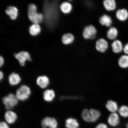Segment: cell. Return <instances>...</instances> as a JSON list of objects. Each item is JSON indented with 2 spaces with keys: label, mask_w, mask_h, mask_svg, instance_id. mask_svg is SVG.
I'll list each match as a JSON object with an SVG mask.
<instances>
[{
  "label": "cell",
  "mask_w": 128,
  "mask_h": 128,
  "mask_svg": "<svg viewBox=\"0 0 128 128\" xmlns=\"http://www.w3.org/2000/svg\"><path fill=\"white\" fill-rule=\"evenodd\" d=\"M105 106L107 109L111 113H116L119 110L117 102L112 100H108Z\"/></svg>",
  "instance_id": "obj_22"
},
{
  "label": "cell",
  "mask_w": 128,
  "mask_h": 128,
  "mask_svg": "<svg viewBox=\"0 0 128 128\" xmlns=\"http://www.w3.org/2000/svg\"><path fill=\"white\" fill-rule=\"evenodd\" d=\"M110 45L112 51L114 54L120 53L123 51L124 46L120 40L117 39L112 41H111Z\"/></svg>",
  "instance_id": "obj_12"
},
{
  "label": "cell",
  "mask_w": 128,
  "mask_h": 128,
  "mask_svg": "<svg viewBox=\"0 0 128 128\" xmlns=\"http://www.w3.org/2000/svg\"><path fill=\"white\" fill-rule=\"evenodd\" d=\"M28 12L29 18L34 24H38L44 20V15L38 13L36 6L34 4L29 5Z\"/></svg>",
  "instance_id": "obj_3"
},
{
  "label": "cell",
  "mask_w": 128,
  "mask_h": 128,
  "mask_svg": "<svg viewBox=\"0 0 128 128\" xmlns=\"http://www.w3.org/2000/svg\"><path fill=\"white\" fill-rule=\"evenodd\" d=\"M119 30L116 26H112L108 28L106 34V38L108 40L112 41L117 39L119 36Z\"/></svg>",
  "instance_id": "obj_13"
},
{
  "label": "cell",
  "mask_w": 128,
  "mask_h": 128,
  "mask_svg": "<svg viewBox=\"0 0 128 128\" xmlns=\"http://www.w3.org/2000/svg\"><path fill=\"white\" fill-rule=\"evenodd\" d=\"M15 58L18 60L21 66H23L25 65L26 61H31V56L29 53L26 52H21L18 54H14Z\"/></svg>",
  "instance_id": "obj_9"
},
{
  "label": "cell",
  "mask_w": 128,
  "mask_h": 128,
  "mask_svg": "<svg viewBox=\"0 0 128 128\" xmlns=\"http://www.w3.org/2000/svg\"><path fill=\"white\" fill-rule=\"evenodd\" d=\"M18 10L14 6H10L6 10V14L9 16L12 20H14L16 18L18 14Z\"/></svg>",
  "instance_id": "obj_24"
},
{
  "label": "cell",
  "mask_w": 128,
  "mask_h": 128,
  "mask_svg": "<svg viewBox=\"0 0 128 128\" xmlns=\"http://www.w3.org/2000/svg\"><path fill=\"white\" fill-rule=\"evenodd\" d=\"M2 100L6 109L11 110L18 104L19 100L16 95L10 93L3 97Z\"/></svg>",
  "instance_id": "obj_4"
},
{
  "label": "cell",
  "mask_w": 128,
  "mask_h": 128,
  "mask_svg": "<svg viewBox=\"0 0 128 128\" xmlns=\"http://www.w3.org/2000/svg\"><path fill=\"white\" fill-rule=\"evenodd\" d=\"M58 1H44L43 5L44 20L46 25L52 29L56 25L59 18Z\"/></svg>",
  "instance_id": "obj_1"
},
{
  "label": "cell",
  "mask_w": 128,
  "mask_h": 128,
  "mask_svg": "<svg viewBox=\"0 0 128 128\" xmlns=\"http://www.w3.org/2000/svg\"><path fill=\"white\" fill-rule=\"evenodd\" d=\"M4 117L6 122L10 124H14L17 118L16 114L12 110H7L5 113Z\"/></svg>",
  "instance_id": "obj_20"
},
{
  "label": "cell",
  "mask_w": 128,
  "mask_h": 128,
  "mask_svg": "<svg viewBox=\"0 0 128 128\" xmlns=\"http://www.w3.org/2000/svg\"><path fill=\"white\" fill-rule=\"evenodd\" d=\"M4 73H3L2 71H0V80L1 81L2 80L4 79Z\"/></svg>",
  "instance_id": "obj_32"
},
{
  "label": "cell",
  "mask_w": 128,
  "mask_h": 128,
  "mask_svg": "<svg viewBox=\"0 0 128 128\" xmlns=\"http://www.w3.org/2000/svg\"><path fill=\"white\" fill-rule=\"evenodd\" d=\"M115 17L120 22L125 21L128 18V11L124 8L118 9L115 12Z\"/></svg>",
  "instance_id": "obj_15"
},
{
  "label": "cell",
  "mask_w": 128,
  "mask_h": 128,
  "mask_svg": "<svg viewBox=\"0 0 128 128\" xmlns=\"http://www.w3.org/2000/svg\"><path fill=\"white\" fill-rule=\"evenodd\" d=\"M103 4L106 11L112 12L116 10L117 6L116 1L115 0H104Z\"/></svg>",
  "instance_id": "obj_14"
},
{
  "label": "cell",
  "mask_w": 128,
  "mask_h": 128,
  "mask_svg": "<svg viewBox=\"0 0 128 128\" xmlns=\"http://www.w3.org/2000/svg\"><path fill=\"white\" fill-rule=\"evenodd\" d=\"M4 59L2 56H0V66L1 67L4 65Z\"/></svg>",
  "instance_id": "obj_31"
},
{
  "label": "cell",
  "mask_w": 128,
  "mask_h": 128,
  "mask_svg": "<svg viewBox=\"0 0 128 128\" xmlns=\"http://www.w3.org/2000/svg\"><path fill=\"white\" fill-rule=\"evenodd\" d=\"M95 48L98 52L103 54L106 52L110 47V43L106 38H99L96 41Z\"/></svg>",
  "instance_id": "obj_7"
},
{
  "label": "cell",
  "mask_w": 128,
  "mask_h": 128,
  "mask_svg": "<svg viewBox=\"0 0 128 128\" xmlns=\"http://www.w3.org/2000/svg\"><path fill=\"white\" fill-rule=\"evenodd\" d=\"M123 52L126 55H128V43L124 46Z\"/></svg>",
  "instance_id": "obj_30"
},
{
  "label": "cell",
  "mask_w": 128,
  "mask_h": 128,
  "mask_svg": "<svg viewBox=\"0 0 128 128\" xmlns=\"http://www.w3.org/2000/svg\"><path fill=\"white\" fill-rule=\"evenodd\" d=\"M107 122L109 126L115 128L119 125L120 122V116L118 113H111L108 117Z\"/></svg>",
  "instance_id": "obj_11"
},
{
  "label": "cell",
  "mask_w": 128,
  "mask_h": 128,
  "mask_svg": "<svg viewBox=\"0 0 128 128\" xmlns=\"http://www.w3.org/2000/svg\"><path fill=\"white\" fill-rule=\"evenodd\" d=\"M21 80L20 75L14 72L11 73L8 78L9 84L12 86L17 85L20 84Z\"/></svg>",
  "instance_id": "obj_19"
},
{
  "label": "cell",
  "mask_w": 128,
  "mask_h": 128,
  "mask_svg": "<svg viewBox=\"0 0 128 128\" xmlns=\"http://www.w3.org/2000/svg\"><path fill=\"white\" fill-rule=\"evenodd\" d=\"M101 116L100 112L96 109L90 110L84 109L82 112L81 118L84 121L88 123H94L97 122Z\"/></svg>",
  "instance_id": "obj_2"
},
{
  "label": "cell",
  "mask_w": 128,
  "mask_h": 128,
  "mask_svg": "<svg viewBox=\"0 0 128 128\" xmlns=\"http://www.w3.org/2000/svg\"><path fill=\"white\" fill-rule=\"evenodd\" d=\"M98 30L93 25L90 24L85 26L82 32V36L86 40H94L97 38Z\"/></svg>",
  "instance_id": "obj_5"
},
{
  "label": "cell",
  "mask_w": 128,
  "mask_h": 128,
  "mask_svg": "<svg viewBox=\"0 0 128 128\" xmlns=\"http://www.w3.org/2000/svg\"><path fill=\"white\" fill-rule=\"evenodd\" d=\"M118 112L119 116L124 118H128V106L122 105L119 108Z\"/></svg>",
  "instance_id": "obj_27"
},
{
  "label": "cell",
  "mask_w": 128,
  "mask_h": 128,
  "mask_svg": "<svg viewBox=\"0 0 128 128\" xmlns=\"http://www.w3.org/2000/svg\"><path fill=\"white\" fill-rule=\"evenodd\" d=\"M41 28L39 24H34L30 27L29 32L30 34L36 36L41 32Z\"/></svg>",
  "instance_id": "obj_26"
},
{
  "label": "cell",
  "mask_w": 128,
  "mask_h": 128,
  "mask_svg": "<svg viewBox=\"0 0 128 128\" xmlns=\"http://www.w3.org/2000/svg\"><path fill=\"white\" fill-rule=\"evenodd\" d=\"M95 128H109L108 124L103 122L99 123L96 126Z\"/></svg>",
  "instance_id": "obj_28"
},
{
  "label": "cell",
  "mask_w": 128,
  "mask_h": 128,
  "mask_svg": "<svg viewBox=\"0 0 128 128\" xmlns=\"http://www.w3.org/2000/svg\"><path fill=\"white\" fill-rule=\"evenodd\" d=\"M41 125L43 128H57L58 123L55 118L46 117L42 121Z\"/></svg>",
  "instance_id": "obj_10"
},
{
  "label": "cell",
  "mask_w": 128,
  "mask_h": 128,
  "mask_svg": "<svg viewBox=\"0 0 128 128\" xmlns=\"http://www.w3.org/2000/svg\"><path fill=\"white\" fill-rule=\"evenodd\" d=\"M99 22L102 26L109 28L112 26L113 24V20L111 16L106 13L100 16L99 19Z\"/></svg>",
  "instance_id": "obj_8"
},
{
  "label": "cell",
  "mask_w": 128,
  "mask_h": 128,
  "mask_svg": "<svg viewBox=\"0 0 128 128\" xmlns=\"http://www.w3.org/2000/svg\"><path fill=\"white\" fill-rule=\"evenodd\" d=\"M36 84L42 89L47 88L49 85L50 81L48 78L46 76H40L37 78Z\"/></svg>",
  "instance_id": "obj_16"
},
{
  "label": "cell",
  "mask_w": 128,
  "mask_h": 128,
  "mask_svg": "<svg viewBox=\"0 0 128 128\" xmlns=\"http://www.w3.org/2000/svg\"><path fill=\"white\" fill-rule=\"evenodd\" d=\"M55 96V93L54 90L52 89H47L43 94V98L46 102H51L54 100Z\"/></svg>",
  "instance_id": "obj_23"
},
{
  "label": "cell",
  "mask_w": 128,
  "mask_h": 128,
  "mask_svg": "<svg viewBox=\"0 0 128 128\" xmlns=\"http://www.w3.org/2000/svg\"><path fill=\"white\" fill-rule=\"evenodd\" d=\"M75 40V37L73 34L68 32L62 36V41L63 44L66 46H70L73 44Z\"/></svg>",
  "instance_id": "obj_17"
},
{
  "label": "cell",
  "mask_w": 128,
  "mask_h": 128,
  "mask_svg": "<svg viewBox=\"0 0 128 128\" xmlns=\"http://www.w3.org/2000/svg\"><path fill=\"white\" fill-rule=\"evenodd\" d=\"M65 127L66 128H79L80 123L76 118H68L66 120Z\"/></svg>",
  "instance_id": "obj_21"
},
{
  "label": "cell",
  "mask_w": 128,
  "mask_h": 128,
  "mask_svg": "<svg viewBox=\"0 0 128 128\" xmlns=\"http://www.w3.org/2000/svg\"><path fill=\"white\" fill-rule=\"evenodd\" d=\"M0 128H9L7 123L2 122L0 124Z\"/></svg>",
  "instance_id": "obj_29"
},
{
  "label": "cell",
  "mask_w": 128,
  "mask_h": 128,
  "mask_svg": "<svg viewBox=\"0 0 128 128\" xmlns=\"http://www.w3.org/2000/svg\"><path fill=\"white\" fill-rule=\"evenodd\" d=\"M72 4L70 2L65 1L62 3L60 6V9L61 12L64 14H69L72 12Z\"/></svg>",
  "instance_id": "obj_18"
},
{
  "label": "cell",
  "mask_w": 128,
  "mask_h": 128,
  "mask_svg": "<svg viewBox=\"0 0 128 128\" xmlns=\"http://www.w3.org/2000/svg\"><path fill=\"white\" fill-rule=\"evenodd\" d=\"M118 64L120 68H128V55H122L118 59Z\"/></svg>",
  "instance_id": "obj_25"
},
{
  "label": "cell",
  "mask_w": 128,
  "mask_h": 128,
  "mask_svg": "<svg viewBox=\"0 0 128 128\" xmlns=\"http://www.w3.org/2000/svg\"><path fill=\"white\" fill-rule=\"evenodd\" d=\"M31 93L30 87L26 85H23L17 89L16 95L19 100L25 101L29 98Z\"/></svg>",
  "instance_id": "obj_6"
},
{
  "label": "cell",
  "mask_w": 128,
  "mask_h": 128,
  "mask_svg": "<svg viewBox=\"0 0 128 128\" xmlns=\"http://www.w3.org/2000/svg\"><path fill=\"white\" fill-rule=\"evenodd\" d=\"M126 128H128V123L126 124Z\"/></svg>",
  "instance_id": "obj_33"
}]
</instances>
